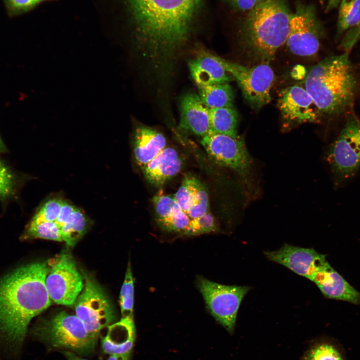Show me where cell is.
Segmentation results:
<instances>
[{
  "label": "cell",
  "instance_id": "obj_39",
  "mask_svg": "<svg viewBox=\"0 0 360 360\" xmlns=\"http://www.w3.org/2000/svg\"><path fill=\"white\" fill-rule=\"evenodd\" d=\"M64 354L68 360H86L77 356L74 352L70 351H65Z\"/></svg>",
  "mask_w": 360,
  "mask_h": 360
},
{
  "label": "cell",
  "instance_id": "obj_6",
  "mask_svg": "<svg viewBox=\"0 0 360 360\" xmlns=\"http://www.w3.org/2000/svg\"><path fill=\"white\" fill-rule=\"evenodd\" d=\"M34 334L54 347L88 354L95 348L97 338L91 334L76 316L62 312L36 326Z\"/></svg>",
  "mask_w": 360,
  "mask_h": 360
},
{
  "label": "cell",
  "instance_id": "obj_5",
  "mask_svg": "<svg viewBox=\"0 0 360 360\" xmlns=\"http://www.w3.org/2000/svg\"><path fill=\"white\" fill-rule=\"evenodd\" d=\"M334 185L341 186L352 179L360 169V120L348 116L339 134L325 155Z\"/></svg>",
  "mask_w": 360,
  "mask_h": 360
},
{
  "label": "cell",
  "instance_id": "obj_29",
  "mask_svg": "<svg viewBox=\"0 0 360 360\" xmlns=\"http://www.w3.org/2000/svg\"><path fill=\"white\" fill-rule=\"evenodd\" d=\"M24 236L62 242L60 230L55 222H42L36 224H30Z\"/></svg>",
  "mask_w": 360,
  "mask_h": 360
},
{
  "label": "cell",
  "instance_id": "obj_8",
  "mask_svg": "<svg viewBox=\"0 0 360 360\" xmlns=\"http://www.w3.org/2000/svg\"><path fill=\"white\" fill-rule=\"evenodd\" d=\"M226 70L237 82L243 96L252 108L258 110L271 100L270 90L275 76L269 63L246 66L220 58Z\"/></svg>",
  "mask_w": 360,
  "mask_h": 360
},
{
  "label": "cell",
  "instance_id": "obj_21",
  "mask_svg": "<svg viewBox=\"0 0 360 360\" xmlns=\"http://www.w3.org/2000/svg\"><path fill=\"white\" fill-rule=\"evenodd\" d=\"M108 328L102 340L104 352L110 355L131 352L136 338L132 318H122L120 321L108 326Z\"/></svg>",
  "mask_w": 360,
  "mask_h": 360
},
{
  "label": "cell",
  "instance_id": "obj_1",
  "mask_svg": "<svg viewBox=\"0 0 360 360\" xmlns=\"http://www.w3.org/2000/svg\"><path fill=\"white\" fill-rule=\"evenodd\" d=\"M48 262L23 266L0 279V349L18 357L31 320L51 304Z\"/></svg>",
  "mask_w": 360,
  "mask_h": 360
},
{
  "label": "cell",
  "instance_id": "obj_27",
  "mask_svg": "<svg viewBox=\"0 0 360 360\" xmlns=\"http://www.w3.org/2000/svg\"><path fill=\"white\" fill-rule=\"evenodd\" d=\"M338 6V36L360 22V0H342Z\"/></svg>",
  "mask_w": 360,
  "mask_h": 360
},
{
  "label": "cell",
  "instance_id": "obj_41",
  "mask_svg": "<svg viewBox=\"0 0 360 360\" xmlns=\"http://www.w3.org/2000/svg\"><path fill=\"white\" fill-rule=\"evenodd\" d=\"M318 1L322 4H324V0H318Z\"/></svg>",
  "mask_w": 360,
  "mask_h": 360
},
{
  "label": "cell",
  "instance_id": "obj_34",
  "mask_svg": "<svg viewBox=\"0 0 360 360\" xmlns=\"http://www.w3.org/2000/svg\"><path fill=\"white\" fill-rule=\"evenodd\" d=\"M360 40V22L347 30L340 42V50L344 52H349Z\"/></svg>",
  "mask_w": 360,
  "mask_h": 360
},
{
  "label": "cell",
  "instance_id": "obj_3",
  "mask_svg": "<svg viewBox=\"0 0 360 360\" xmlns=\"http://www.w3.org/2000/svg\"><path fill=\"white\" fill-rule=\"evenodd\" d=\"M356 84L348 53L344 52L326 58L312 66L301 83L322 117L340 114L349 108Z\"/></svg>",
  "mask_w": 360,
  "mask_h": 360
},
{
  "label": "cell",
  "instance_id": "obj_25",
  "mask_svg": "<svg viewBox=\"0 0 360 360\" xmlns=\"http://www.w3.org/2000/svg\"><path fill=\"white\" fill-rule=\"evenodd\" d=\"M301 360H346L342 348L336 341L321 338L309 345Z\"/></svg>",
  "mask_w": 360,
  "mask_h": 360
},
{
  "label": "cell",
  "instance_id": "obj_20",
  "mask_svg": "<svg viewBox=\"0 0 360 360\" xmlns=\"http://www.w3.org/2000/svg\"><path fill=\"white\" fill-rule=\"evenodd\" d=\"M188 67L198 87L228 83L234 80L222 66L220 57L208 53L200 54L191 60Z\"/></svg>",
  "mask_w": 360,
  "mask_h": 360
},
{
  "label": "cell",
  "instance_id": "obj_4",
  "mask_svg": "<svg viewBox=\"0 0 360 360\" xmlns=\"http://www.w3.org/2000/svg\"><path fill=\"white\" fill-rule=\"evenodd\" d=\"M292 13L285 0H264L248 11L240 28L242 44L256 60L269 63L286 43Z\"/></svg>",
  "mask_w": 360,
  "mask_h": 360
},
{
  "label": "cell",
  "instance_id": "obj_7",
  "mask_svg": "<svg viewBox=\"0 0 360 360\" xmlns=\"http://www.w3.org/2000/svg\"><path fill=\"white\" fill-rule=\"evenodd\" d=\"M196 286L212 316L232 333L241 302L251 288L219 284L202 276L197 277Z\"/></svg>",
  "mask_w": 360,
  "mask_h": 360
},
{
  "label": "cell",
  "instance_id": "obj_38",
  "mask_svg": "<svg viewBox=\"0 0 360 360\" xmlns=\"http://www.w3.org/2000/svg\"><path fill=\"white\" fill-rule=\"evenodd\" d=\"M131 352L111 354L107 360H130Z\"/></svg>",
  "mask_w": 360,
  "mask_h": 360
},
{
  "label": "cell",
  "instance_id": "obj_19",
  "mask_svg": "<svg viewBox=\"0 0 360 360\" xmlns=\"http://www.w3.org/2000/svg\"><path fill=\"white\" fill-rule=\"evenodd\" d=\"M152 202L160 227L168 232L182 234L190 218L182 210L174 195L160 192L152 198Z\"/></svg>",
  "mask_w": 360,
  "mask_h": 360
},
{
  "label": "cell",
  "instance_id": "obj_12",
  "mask_svg": "<svg viewBox=\"0 0 360 360\" xmlns=\"http://www.w3.org/2000/svg\"><path fill=\"white\" fill-rule=\"evenodd\" d=\"M322 32V28L314 8L298 4L291 14L286 44L294 54L312 56L318 51Z\"/></svg>",
  "mask_w": 360,
  "mask_h": 360
},
{
  "label": "cell",
  "instance_id": "obj_35",
  "mask_svg": "<svg viewBox=\"0 0 360 360\" xmlns=\"http://www.w3.org/2000/svg\"><path fill=\"white\" fill-rule=\"evenodd\" d=\"M76 206L64 200L60 214L55 221L59 228L65 223L76 208Z\"/></svg>",
  "mask_w": 360,
  "mask_h": 360
},
{
  "label": "cell",
  "instance_id": "obj_36",
  "mask_svg": "<svg viewBox=\"0 0 360 360\" xmlns=\"http://www.w3.org/2000/svg\"><path fill=\"white\" fill-rule=\"evenodd\" d=\"M264 0H227L236 10L248 12Z\"/></svg>",
  "mask_w": 360,
  "mask_h": 360
},
{
  "label": "cell",
  "instance_id": "obj_28",
  "mask_svg": "<svg viewBox=\"0 0 360 360\" xmlns=\"http://www.w3.org/2000/svg\"><path fill=\"white\" fill-rule=\"evenodd\" d=\"M134 282L130 262L128 265L120 296V304L122 318H132Z\"/></svg>",
  "mask_w": 360,
  "mask_h": 360
},
{
  "label": "cell",
  "instance_id": "obj_24",
  "mask_svg": "<svg viewBox=\"0 0 360 360\" xmlns=\"http://www.w3.org/2000/svg\"><path fill=\"white\" fill-rule=\"evenodd\" d=\"M210 130L234 138L238 134V116L233 108L209 109Z\"/></svg>",
  "mask_w": 360,
  "mask_h": 360
},
{
  "label": "cell",
  "instance_id": "obj_10",
  "mask_svg": "<svg viewBox=\"0 0 360 360\" xmlns=\"http://www.w3.org/2000/svg\"><path fill=\"white\" fill-rule=\"evenodd\" d=\"M200 143L213 162L233 170L246 184L249 182L252 162L242 138L210 130L202 138Z\"/></svg>",
  "mask_w": 360,
  "mask_h": 360
},
{
  "label": "cell",
  "instance_id": "obj_2",
  "mask_svg": "<svg viewBox=\"0 0 360 360\" xmlns=\"http://www.w3.org/2000/svg\"><path fill=\"white\" fill-rule=\"evenodd\" d=\"M139 40L156 68L184 46L200 0H128Z\"/></svg>",
  "mask_w": 360,
  "mask_h": 360
},
{
  "label": "cell",
  "instance_id": "obj_15",
  "mask_svg": "<svg viewBox=\"0 0 360 360\" xmlns=\"http://www.w3.org/2000/svg\"><path fill=\"white\" fill-rule=\"evenodd\" d=\"M183 212L190 219L210 212L209 196L205 185L197 178L187 174L173 194Z\"/></svg>",
  "mask_w": 360,
  "mask_h": 360
},
{
  "label": "cell",
  "instance_id": "obj_26",
  "mask_svg": "<svg viewBox=\"0 0 360 360\" xmlns=\"http://www.w3.org/2000/svg\"><path fill=\"white\" fill-rule=\"evenodd\" d=\"M89 219L84 213L78 208L60 228L62 241L68 246H74L86 232Z\"/></svg>",
  "mask_w": 360,
  "mask_h": 360
},
{
  "label": "cell",
  "instance_id": "obj_37",
  "mask_svg": "<svg viewBox=\"0 0 360 360\" xmlns=\"http://www.w3.org/2000/svg\"><path fill=\"white\" fill-rule=\"evenodd\" d=\"M342 0H328L326 6L325 12H328L337 8Z\"/></svg>",
  "mask_w": 360,
  "mask_h": 360
},
{
  "label": "cell",
  "instance_id": "obj_18",
  "mask_svg": "<svg viewBox=\"0 0 360 360\" xmlns=\"http://www.w3.org/2000/svg\"><path fill=\"white\" fill-rule=\"evenodd\" d=\"M182 164L178 152L172 147H166L141 169L150 184L160 187L180 172Z\"/></svg>",
  "mask_w": 360,
  "mask_h": 360
},
{
  "label": "cell",
  "instance_id": "obj_33",
  "mask_svg": "<svg viewBox=\"0 0 360 360\" xmlns=\"http://www.w3.org/2000/svg\"><path fill=\"white\" fill-rule=\"evenodd\" d=\"M13 190L12 175L8 168L0 162V198L4 199L10 196Z\"/></svg>",
  "mask_w": 360,
  "mask_h": 360
},
{
  "label": "cell",
  "instance_id": "obj_14",
  "mask_svg": "<svg viewBox=\"0 0 360 360\" xmlns=\"http://www.w3.org/2000/svg\"><path fill=\"white\" fill-rule=\"evenodd\" d=\"M264 254L269 260L282 265L312 282L317 272L328 262L326 255L314 248L288 244L283 245L278 250L265 251Z\"/></svg>",
  "mask_w": 360,
  "mask_h": 360
},
{
  "label": "cell",
  "instance_id": "obj_31",
  "mask_svg": "<svg viewBox=\"0 0 360 360\" xmlns=\"http://www.w3.org/2000/svg\"><path fill=\"white\" fill-rule=\"evenodd\" d=\"M64 200L56 197L47 200L34 214L30 224L55 222L60 214Z\"/></svg>",
  "mask_w": 360,
  "mask_h": 360
},
{
  "label": "cell",
  "instance_id": "obj_30",
  "mask_svg": "<svg viewBox=\"0 0 360 360\" xmlns=\"http://www.w3.org/2000/svg\"><path fill=\"white\" fill-rule=\"evenodd\" d=\"M216 221L210 212L196 218H192L182 235L190 236L198 235L218 230Z\"/></svg>",
  "mask_w": 360,
  "mask_h": 360
},
{
  "label": "cell",
  "instance_id": "obj_13",
  "mask_svg": "<svg viewBox=\"0 0 360 360\" xmlns=\"http://www.w3.org/2000/svg\"><path fill=\"white\" fill-rule=\"evenodd\" d=\"M277 106L284 121L288 124L318 122L322 116L314 100L301 84L282 90Z\"/></svg>",
  "mask_w": 360,
  "mask_h": 360
},
{
  "label": "cell",
  "instance_id": "obj_23",
  "mask_svg": "<svg viewBox=\"0 0 360 360\" xmlns=\"http://www.w3.org/2000/svg\"><path fill=\"white\" fill-rule=\"evenodd\" d=\"M198 96L208 109L233 108L234 94L228 83L199 86Z\"/></svg>",
  "mask_w": 360,
  "mask_h": 360
},
{
  "label": "cell",
  "instance_id": "obj_32",
  "mask_svg": "<svg viewBox=\"0 0 360 360\" xmlns=\"http://www.w3.org/2000/svg\"><path fill=\"white\" fill-rule=\"evenodd\" d=\"M46 0H4L8 14L15 16L28 12Z\"/></svg>",
  "mask_w": 360,
  "mask_h": 360
},
{
  "label": "cell",
  "instance_id": "obj_9",
  "mask_svg": "<svg viewBox=\"0 0 360 360\" xmlns=\"http://www.w3.org/2000/svg\"><path fill=\"white\" fill-rule=\"evenodd\" d=\"M48 263L46 286L51 300L66 306L74 304L84 284L72 256L64 250Z\"/></svg>",
  "mask_w": 360,
  "mask_h": 360
},
{
  "label": "cell",
  "instance_id": "obj_40",
  "mask_svg": "<svg viewBox=\"0 0 360 360\" xmlns=\"http://www.w3.org/2000/svg\"><path fill=\"white\" fill-rule=\"evenodd\" d=\"M4 144H3V143H2L1 139H0V152L3 151L4 150Z\"/></svg>",
  "mask_w": 360,
  "mask_h": 360
},
{
  "label": "cell",
  "instance_id": "obj_17",
  "mask_svg": "<svg viewBox=\"0 0 360 360\" xmlns=\"http://www.w3.org/2000/svg\"><path fill=\"white\" fill-rule=\"evenodd\" d=\"M313 282L328 298L360 303V293L350 286L327 262L317 272Z\"/></svg>",
  "mask_w": 360,
  "mask_h": 360
},
{
  "label": "cell",
  "instance_id": "obj_16",
  "mask_svg": "<svg viewBox=\"0 0 360 360\" xmlns=\"http://www.w3.org/2000/svg\"><path fill=\"white\" fill-rule=\"evenodd\" d=\"M179 126L202 138L210 132L209 109L198 94L188 93L182 98Z\"/></svg>",
  "mask_w": 360,
  "mask_h": 360
},
{
  "label": "cell",
  "instance_id": "obj_11",
  "mask_svg": "<svg viewBox=\"0 0 360 360\" xmlns=\"http://www.w3.org/2000/svg\"><path fill=\"white\" fill-rule=\"evenodd\" d=\"M76 315L88 332L98 338L100 331L112 324L116 316L112 306L100 286L87 278L75 303Z\"/></svg>",
  "mask_w": 360,
  "mask_h": 360
},
{
  "label": "cell",
  "instance_id": "obj_22",
  "mask_svg": "<svg viewBox=\"0 0 360 360\" xmlns=\"http://www.w3.org/2000/svg\"><path fill=\"white\" fill-rule=\"evenodd\" d=\"M165 136L151 128L139 126L135 130L134 154L137 164L142 168L166 147Z\"/></svg>",
  "mask_w": 360,
  "mask_h": 360
}]
</instances>
